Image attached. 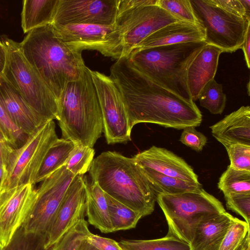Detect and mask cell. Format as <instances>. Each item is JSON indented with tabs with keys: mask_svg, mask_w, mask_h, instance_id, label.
Here are the masks:
<instances>
[{
	"mask_svg": "<svg viewBox=\"0 0 250 250\" xmlns=\"http://www.w3.org/2000/svg\"><path fill=\"white\" fill-rule=\"evenodd\" d=\"M89 172L104 193L143 217L154 211L156 194L132 157L103 152L94 159Z\"/></svg>",
	"mask_w": 250,
	"mask_h": 250,
	"instance_id": "obj_3",
	"label": "cell"
},
{
	"mask_svg": "<svg viewBox=\"0 0 250 250\" xmlns=\"http://www.w3.org/2000/svg\"><path fill=\"white\" fill-rule=\"evenodd\" d=\"M199 24L205 31V42L223 52L241 48L250 19L240 0H190Z\"/></svg>",
	"mask_w": 250,
	"mask_h": 250,
	"instance_id": "obj_6",
	"label": "cell"
},
{
	"mask_svg": "<svg viewBox=\"0 0 250 250\" xmlns=\"http://www.w3.org/2000/svg\"><path fill=\"white\" fill-rule=\"evenodd\" d=\"M2 172V167H0V182L1 180V178Z\"/></svg>",
	"mask_w": 250,
	"mask_h": 250,
	"instance_id": "obj_49",
	"label": "cell"
},
{
	"mask_svg": "<svg viewBox=\"0 0 250 250\" xmlns=\"http://www.w3.org/2000/svg\"><path fill=\"white\" fill-rule=\"evenodd\" d=\"M154 191L158 194H176L202 188L200 183L168 176L148 168L140 167Z\"/></svg>",
	"mask_w": 250,
	"mask_h": 250,
	"instance_id": "obj_25",
	"label": "cell"
},
{
	"mask_svg": "<svg viewBox=\"0 0 250 250\" xmlns=\"http://www.w3.org/2000/svg\"><path fill=\"white\" fill-rule=\"evenodd\" d=\"M59 125L62 138L75 146L93 147L103 131L101 109L91 70L67 83L58 100Z\"/></svg>",
	"mask_w": 250,
	"mask_h": 250,
	"instance_id": "obj_4",
	"label": "cell"
},
{
	"mask_svg": "<svg viewBox=\"0 0 250 250\" xmlns=\"http://www.w3.org/2000/svg\"><path fill=\"white\" fill-rule=\"evenodd\" d=\"M0 142H5L7 144L6 137L0 126Z\"/></svg>",
	"mask_w": 250,
	"mask_h": 250,
	"instance_id": "obj_46",
	"label": "cell"
},
{
	"mask_svg": "<svg viewBox=\"0 0 250 250\" xmlns=\"http://www.w3.org/2000/svg\"><path fill=\"white\" fill-rule=\"evenodd\" d=\"M250 28L248 29L245 40L242 44V49L247 66L250 68Z\"/></svg>",
	"mask_w": 250,
	"mask_h": 250,
	"instance_id": "obj_41",
	"label": "cell"
},
{
	"mask_svg": "<svg viewBox=\"0 0 250 250\" xmlns=\"http://www.w3.org/2000/svg\"><path fill=\"white\" fill-rule=\"evenodd\" d=\"M242 250H250V233L246 237L245 244Z\"/></svg>",
	"mask_w": 250,
	"mask_h": 250,
	"instance_id": "obj_45",
	"label": "cell"
},
{
	"mask_svg": "<svg viewBox=\"0 0 250 250\" xmlns=\"http://www.w3.org/2000/svg\"><path fill=\"white\" fill-rule=\"evenodd\" d=\"M6 49L2 75L27 103L49 121L58 118V100L38 73L25 59L19 43L0 37Z\"/></svg>",
	"mask_w": 250,
	"mask_h": 250,
	"instance_id": "obj_8",
	"label": "cell"
},
{
	"mask_svg": "<svg viewBox=\"0 0 250 250\" xmlns=\"http://www.w3.org/2000/svg\"><path fill=\"white\" fill-rule=\"evenodd\" d=\"M222 52L220 48L207 44L190 64L187 72V83L193 102L198 100L205 85L214 79L219 56Z\"/></svg>",
	"mask_w": 250,
	"mask_h": 250,
	"instance_id": "obj_22",
	"label": "cell"
},
{
	"mask_svg": "<svg viewBox=\"0 0 250 250\" xmlns=\"http://www.w3.org/2000/svg\"><path fill=\"white\" fill-rule=\"evenodd\" d=\"M94 155L95 150L93 147L75 146L65 166L75 176H83L89 171Z\"/></svg>",
	"mask_w": 250,
	"mask_h": 250,
	"instance_id": "obj_32",
	"label": "cell"
},
{
	"mask_svg": "<svg viewBox=\"0 0 250 250\" xmlns=\"http://www.w3.org/2000/svg\"><path fill=\"white\" fill-rule=\"evenodd\" d=\"M245 239H246V237L244 239V240H243V241L234 250H242L243 249V247L244 246V245L245 244Z\"/></svg>",
	"mask_w": 250,
	"mask_h": 250,
	"instance_id": "obj_47",
	"label": "cell"
},
{
	"mask_svg": "<svg viewBox=\"0 0 250 250\" xmlns=\"http://www.w3.org/2000/svg\"><path fill=\"white\" fill-rule=\"evenodd\" d=\"M244 10L246 16L250 19V0H240Z\"/></svg>",
	"mask_w": 250,
	"mask_h": 250,
	"instance_id": "obj_44",
	"label": "cell"
},
{
	"mask_svg": "<svg viewBox=\"0 0 250 250\" xmlns=\"http://www.w3.org/2000/svg\"><path fill=\"white\" fill-rule=\"evenodd\" d=\"M86 239L82 241L78 250H99L97 248L90 244Z\"/></svg>",
	"mask_w": 250,
	"mask_h": 250,
	"instance_id": "obj_43",
	"label": "cell"
},
{
	"mask_svg": "<svg viewBox=\"0 0 250 250\" xmlns=\"http://www.w3.org/2000/svg\"><path fill=\"white\" fill-rule=\"evenodd\" d=\"M224 197L227 208L241 216L250 225V193L230 194Z\"/></svg>",
	"mask_w": 250,
	"mask_h": 250,
	"instance_id": "obj_38",
	"label": "cell"
},
{
	"mask_svg": "<svg viewBox=\"0 0 250 250\" xmlns=\"http://www.w3.org/2000/svg\"><path fill=\"white\" fill-rule=\"evenodd\" d=\"M119 0H59L52 24L114 25Z\"/></svg>",
	"mask_w": 250,
	"mask_h": 250,
	"instance_id": "obj_14",
	"label": "cell"
},
{
	"mask_svg": "<svg viewBox=\"0 0 250 250\" xmlns=\"http://www.w3.org/2000/svg\"><path fill=\"white\" fill-rule=\"evenodd\" d=\"M119 243L124 250H191L188 243L167 235L151 240H122Z\"/></svg>",
	"mask_w": 250,
	"mask_h": 250,
	"instance_id": "obj_28",
	"label": "cell"
},
{
	"mask_svg": "<svg viewBox=\"0 0 250 250\" xmlns=\"http://www.w3.org/2000/svg\"><path fill=\"white\" fill-rule=\"evenodd\" d=\"M84 182L88 223L103 233L113 232L104 192L96 182L89 183L85 178Z\"/></svg>",
	"mask_w": 250,
	"mask_h": 250,
	"instance_id": "obj_23",
	"label": "cell"
},
{
	"mask_svg": "<svg viewBox=\"0 0 250 250\" xmlns=\"http://www.w3.org/2000/svg\"><path fill=\"white\" fill-rule=\"evenodd\" d=\"M113 232L135 228L143 217L139 212L104 192Z\"/></svg>",
	"mask_w": 250,
	"mask_h": 250,
	"instance_id": "obj_27",
	"label": "cell"
},
{
	"mask_svg": "<svg viewBox=\"0 0 250 250\" xmlns=\"http://www.w3.org/2000/svg\"><path fill=\"white\" fill-rule=\"evenodd\" d=\"M156 201L168 225L167 236L189 244L192 230L198 223L226 211L222 203L202 188L176 194H158Z\"/></svg>",
	"mask_w": 250,
	"mask_h": 250,
	"instance_id": "obj_9",
	"label": "cell"
},
{
	"mask_svg": "<svg viewBox=\"0 0 250 250\" xmlns=\"http://www.w3.org/2000/svg\"><path fill=\"white\" fill-rule=\"evenodd\" d=\"M0 104L14 124L27 136L48 122L27 103L2 74L0 75Z\"/></svg>",
	"mask_w": 250,
	"mask_h": 250,
	"instance_id": "obj_18",
	"label": "cell"
},
{
	"mask_svg": "<svg viewBox=\"0 0 250 250\" xmlns=\"http://www.w3.org/2000/svg\"><path fill=\"white\" fill-rule=\"evenodd\" d=\"M198 100L201 106L211 113L221 114L226 106L227 97L223 92L222 84L213 79L203 88Z\"/></svg>",
	"mask_w": 250,
	"mask_h": 250,
	"instance_id": "obj_30",
	"label": "cell"
},
{
	"mask_svg": "<svg viewBox=\"0 0 250 250\" xmlns=\"http://www.w3.org/2000/svg\"><path fill=\"white\" fill-rule=\"evenodd\" d=\"M224 195L250 193V171L240 170L228 166L217 184Z\"/></svg>",
	"mask_w": 250,
	"mask_h": 250,
	"instance_id": "obj_29",
	"label": "cell"
},
{
	"mask_svg": "<svg viewBox=\"0 0 250 250\" xmlns=\"http://www.w3.org/2000/svg\"><path fill=\"white\" fill-rule=\"evenodd\" d=\"M63 166L36 188L35 204L22 226L25 231L46 233L67 190L75 177Z\"/></svg>",
	"mask_w": 250,
	"mask_h": 250,
	"instance_id": "obj_11",
	"label": "cell"
},
{
	"mask_svg": "<svg viewBox=\"0 0 250 250\" xmlns=\"http://www.w3.org/2000/svg\"><path fill=\"white\" fill-rule=\"evenodd\" d=\"M157 0H119L114 25L119 31L123 57L164 26L179 21L157 4Z\"/></svg>",
	"mask_w": 250,
	"mask_h": 250,
	"instance_id": "obj_10",
	"label": "cell"
},
{
	"mask_svg": "<svg viewBox=\"0 0 250 250\" xmlns=\"http://www.w3.org/2000/svg\"><path fill=\"white\" fill-rule=\"evenodd\" d=\"M205 31L201 25L179 21L154 32L132 51L182 42L205 41Z\"/></svg>",
	"mask_w": 250,
	"mask_h": 250,
	"instance_id": "obj_19",
	"label": "cell"
},
{
	"mask_svg": "<svg viewBox=\"0 0 250 250\" xmlns=\"http://www.w3.org/2000/svg\"><path fill=\"white\" fill-rule=\"evenodd\" d=\"M250 232V225L235 217L229 226L219 250H234Z\"/></svg>",
	"mask_w": 250,
	"mask_h": 250,
	"instance_id": "obj_35",
	"label": "cell"
},
{
	"mask_svg": "<svg viewBox=\"0 0 250 250\" xmlns=\"http://www.w3.org/2000/svg\"><path fill=\"white\" fill-rule=\"evenodd\" d=\"M97 93L103 122V131L108 144L131 140V127L121 93L109 76L91 70Z\"/></svg>",
	"mask_w": 250,
	"mask_h": 250,
	"instance_id": "obj_13",
	"label": "cell"
},
{
	"mask_svg": "<svg viewBox=\"0 0 250 250\" xmlns=\"http://www.w3.org/2000/svg\"><path fill=\"white\" fill-rule=\"evenodd\" d=\"M205 41L182 42L132 51L133 64L154 82L189 101L187 72L192 61L207 45Z\"/></svg>",
	"mask_w": 250,
	"mask_h": 250,
	"instance_id": "obj_5",
	"label": "cell"
},
{
	"mask_svg": "<svg viewBox=\"0 0 250 250\" xmlns=\"http://www.w3.org/2000/svg\"><path fill=\"white\" fill-rule=\"evenodd\" d=\"M209 128L212 136L224 146L234 144L250 146V106H242Z\"/></svg>",
	"mask_w": 250,
	"mask_h": 250,
	"instance_id": "obj_21",
	"label": "cell"
},
{
	"mask_svg": "<svg viewBox=\"0 0 250 250\" xmlns=\"http://www.w3.org/2000/svg\"><path fill=\"white\" fill-rule=\"evenodd\" d=\"M234 218L226 211L200 221L192 230L189 243L191 250H219Z\"/></svg>",
	"mask_w": 250,
	"mask_h": 250,
	"instance_id": "obj_20",
	"label": "cell"
},
{
	"mask_svg": "<svg viewBox=\"0 0 250 250\" xmlns=\"http://www.w3.org/2000/svg\"><path fill=\"white\" fill-rule=\"evenodd\" d=\"M85 206L84 178L77 175L69 186L46 233V249L56 244L80 220L84 219Z\"/></svg>",
	"mask_w": 250,
	"mask_h": 250,
	"instance_id": "obj_16",
	"label": "cell"
},
{
	"mask_svg": "<svg viewBox=\"0 0 250 250\" xmlns=\"http://www.w3.org/2000/svg\"><path fill=\"white\" fill-rule=\"evenodd\" d=\"M46 239V233L26 232L22 225L2 250H48Z\"/></svg>",
	"mask_w": 250,
	"mask_h": 250,
	"instance_id": "obj_31",
	"label": "cell"
},
{
	"mask_svg": "<svg viewBox=\"0 0 250 250\" xmlns=\"http://www.w3.org/2000/svg\"><path fill=\"white\" fill-rule=\"evenodd\" d=\"M179 141L196 151H201L207 143V137L197 131L194 126L183 129Z\"/></svg>",
	"mask_w": 250,
	"mask_h": 250,
	"instance_id": "obj_39",
	"label": "cell"
},
{
	"mask_svg": "<svg viewBox=\"0 0 250 250\" xmlns=\"http://www.w3.org/2000/svg\"><path fill=\"white\" fill-rule=\"evenodd\" d=\"M59 0H24L21 24L24 33L51 23Z\"/></svg>",
	"mask_w": 250,
	"mask_h": 250,
	"instance_id": "obj_24",
	"label": "cell"
},
{
	"mask_svg": "<svg viewBox=\"0 0 250 250\" xmlns=\"http://www.w3.org/2000/svg\"><path fill=\"white\" fill-rule=\"evenodd\" d=\"M230 161V166L240 170L250 171V146L234 144L224 146Z\"/></svg>",
	"mask_w": 250,
	"mask_h": 250,
	"instance_id": "obj_37",
	"label": "cell"
},
{
	"mask_svg": "<svg viewBox=\"0 0 250 250\" xmlns=\"http://www.w3.org/2000/svg\"><path fill=\"white\" fill-rule=\"evenodd\" d=\"M132 158L140 167L186 181L200 183L192 167L183 159L165 148L153 146Z\"/></svg>",
	"mask_w": 250,
	"mask_h": 250,
	"instance_id": "obj_17",
	"label": "cell"
},
{
	"mask_svg": "<svg viewBox=\"0 0 250 250\" xmlns=\"http://www.w3.org/2000/svg\"><path fill=\"white\" fill-rule=\"evenodd\" d=\"M36 198L35 186L30 184L0 193V244L3 248L25 222Z\"/></svg>",
	"mask_w": 250,
	"mask_h": 250,
	"instance_id": "obj_15",
	"label": "cell"
},
{
	"mask_svg": "<svg viewBox=\"0 0 250 250\" xmlns=\"http://www.w3.org/2000/svg\"><path fill=\"white\" fill-rule=\"evenodd\" d=\"M90 232L87 221L81 219L48 250H78Z\"/></svg>",
	"mask_w": 250,
	"mask_h": 250,
	"instance_id": "obj_33",
	"label": "cell"
},
{
	"mask_svg": "<svg viewBox=\"0 0 250 250\" xmlns=\"http://www.w3.org/2000/svg\"><path fill=\"white\" fill-rule=\"evenodd\" d=\"M51 24L59 39L74 50H96L117 60L123 57L121 36L114 25Z\"/></svg>",
	"mask_w": 250,
	"mask_h": 250,
	"instance_id": "obj_12",
	"label": "cell"
},
{
	"mask_svg": "<svg viewBox=\"0 0 250 250\" xmlns=\"http://www.w3.org/2000/svg\"><path fill=\"white\" fill-rule=\"evenodd\" d=\"M0 126L6 137L7 144L14 148L21 146L27 139L28 136L14 124L0 104Z\"/></svg>",
	"mask_w": 250,
	"mask_h": 250,
	"instance_id": "obj_36",
	"label": "cell"
},
{
	"mask_svg": "<svg viewBox=\"0 0 250 250\" xmlns=\"http://www.w3.org/2000/svg\"><path fill=\"white\" fill-rule=\"evenodd\" d=\"M6 62V49L0 40V75L2 74Z\"/></svg>",
	"mask_w": 250,
	"mask_h": 250,
	"instance_id": "obj_42",
	"label": "cell"
},
{
	"mask_svg": "<svg viewBox=\"0 0 250 250\" xmlns=\"http://www.w3.org/2000/svg\"><path fill=\"white\" fill-rule=\"evenodd\" d=\"M157 4L179 21L198 24L190 0H157Z\"/></svg>",
	"mask_w": 250,
	"mask_h": 250,
	"instance_id": "obj_34",
	"label": "cell"
},
{
	"mask_svg": "<svg viewBox=\"0 0 250 250\" xmlns=\"http://www.w3.org/2000/svg\"><path fill=\"white\" fill-rule=\"evenodd\" d=\"M110 72L109 77L121 93L132 128L139 123L177 129L201 125L202 115L194 102L188 101L153 81L140 72L128 56L117 60Z\"/></svg>",
	"mask_w": 250,
	"mask_h": 250,
	"instance_id": "obj_1",
	"label": "cell"
},
{
	"mask_svg": "<svg viewBox=\"0 0 250 250\" xmlns=\"http://www.w3.org/2000/svg\"><path fill=\"white\" fill-rule=\"evenodd\" d=\"M0 167H2V154H1V142H0Z\"/></svg>",
	"mask_w": 250,
	"mask_h": 250,
	"instance_id": "obj_48",
	"label": "cell"
},
{
	"mask_svg": "<svg viewBox=\"0 0 250 250\" xmlns=\"http://www.w3.org/2000/svg\"><path fill=\"white\" fill-rule=\"evenodd\" d=\"M3 248L2 247L1 244H0V250H2Z\"/></svg>",
	"mask_w": 250,
	"mask_h": 250,
	"instance_id": "obj_50",
	"label": "cell"
},
{
	"mask_svg": "<svg viewBox=\"0 0 250 250\" xmlns=\"http://www.w3.org/2000/svg\"><path fill=\"white\" fill-rule=\"evenodd\" d=\"M86 240L99 250H124L119 243L108 238L89 233Z\"/></svg>",
	"mask_w": 250,
	"mask_h": 250,
	"instance_id": "obj_40",
	"label": "cell"
},
{
	"mask_svg": "<svg viewBox=\"0 0 250 250\" xmlns=\"http://www.w3.org/2000/svg\"><path fill=\"white\" fill-rule=\"evenodd\" d=\"M75 146L70 140L58 138L45 156L36 183L42 182L53 172L65 166Z\"/></svg>",
	"mask_w": 250,
	"mask_h": 250,
	"instance_id": "obj_26",
	"label": "cell"
},
{
	"mask_svg": "<svg viewBox=\"0 0 250 250\" xmlns=\"http://www.w3.org/2000/svg\"><path fill=\"white\" fill-rule=\"evenodd\" d=\"M58 138L55 123L50 120L28 136L19 147L1 142L2 172L0 193L22 185L35 186L45 156Z\"/></svg>",
	"mask_w": 250,
	"mask_h": 250,
	"instance_id": "obj_7",
	"label": "cell"
},
{
	"mask_svg": "<svg viewBox=\"0 0 250 250\" xmlns=\"http://www.w3.org/2000/svg\"><path fill=\"white\" fill-rule=\"evenodd\" d=\"M19 45L26 61L57 100L67 83L78 80L86 67L82 52L62 43L51 23L31 30Z\"/></svg>",
	"mask_w": 250,
	"mask_h": 250,
	"instance_id": "obj_2",
	"label": "cell"
}]
</instances>
